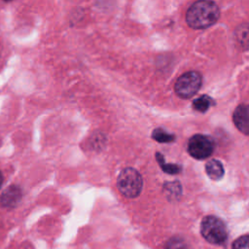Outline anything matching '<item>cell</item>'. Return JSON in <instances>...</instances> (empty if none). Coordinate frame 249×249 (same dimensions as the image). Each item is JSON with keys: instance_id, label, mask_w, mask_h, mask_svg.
I'll return each instance as SVG.
<instances>
[{"instance_id": "1", "label": "cell", "mask_w": 249, "mask_h": 249, "mask_svg": "<svg viewBox=\"0 0 249 249\" xmlns=\"http://www.w3.org/2000/svg\"><path fill=\"white\" fill-rule=\"evenodd\" d=\"M220 10L215 2H195L186 13L188 25L195 29H203L213 25L219 18Z\"/></svg>"}, {"instance_id": "2", "label": "cell", "mask_w": 249, "mask_h": 249, "mask_svg": "<svg viewBox=\"0 0 249 249\" xmlns=\"http://www.w3.org/2000/svg\"><path fill=\"white\" fill-rule=\"evenodd\" d=\"M119 191L126 197L133 198L139 196L143 187V179L140 173L132 168L126 167L123 169L117 179Z\"/></svg>"}, {"instance_id": "3", "label": "cell", "mask_w": 249, "mask_h": 249, "mask_svg": "<svg viewBox=\"0 0 249 249\" xmlns=\"http://www.w3.org/2000/svg\"><path fill=\"white\" fill-rule=\"evenodd\" d=\"M200 232L203 238L212 244H222L226 241L228 232L224 222L216 216H206L200 224Z\"/></svg>"}, {"instance_id": "4", "label": "cell", "mask_w": 249, "mask_h": 249, "mask_svg": "<svg viewBox=\"0 0 249 249\" xmlns=\"http://www.w3.org/2000/svg\"><path fill=\"white\" fill-rule=\"evenodd\" d=\"M201 82L202 78L198 72L189 71L177 79L174 86V90L181 98H191L200 89Z\"/></svg>"}, {"instance_id": "5", "label": "cell", "mask_w": 249, "mask_h": 249, "mask_svg": "<svg viewBox=\"0 0 249 249\" xmlns=\"http://www.w3.org/2000/svg\"><path fill=\"white\" fill-rule=\"evenodd\" d=\"M214 150L213 140L202 134H196L190 138L188 142L189 154L196 160H204L208 158Z\"/></svg>"}, {"instance_id": "6", "label": "cell", "mask_w": 249, "mask_h": 249, "mask_svg": "<svg viewBox=\"0 0 249 249\" xmlns=\"http://www.w3.org/2000/svg\"><path fill=\"white\" fill-rule=\"evenodd\" d=\"M232 121L240 132L249 135V105L237 106L232 114Z\"/></svg>"}, {"instance_id": "7", "label": "cell", "mask_w": 249, "mask_h": 249, "mask_svg": "<svg viewBox=\"0 0 249 249\" xmlns=\"http://www.w3.org/2000/svg\"><path fill=\"white\" fill-rule=\"evenodd\" d=\"M21 198V191L17 186H10L0 197V203L4 207H15Z\"/></svg>"}, {"instance_id": "8", "label": "cell", "mask_w": 249, "mask_h": 249, "mask_svg": "<svg viewBox=\"0 0 249 249\" xmlns=\"http://www.w3.org/2000/svg\"><path fill=\"white\" fill-rule=\"evenodd\" d=\"M234 38L241 50H249V23L239 24L234 31Z\"/></svg>"}, {"instance_id": "9", "label": "cell", "mask_w": 249, "mask_h": 249, "mask_svg": "<svg viewBox=\"0 0 249 249\" xmlns=\"http://www.w3.org/2000/svg\"><path fill=\"white\" fill-rule=\"evenodd\" d=\"M207 175L212 180H219L224 175V167L222 163L217 160H210L205 165Z\"/></svg>"}, {"instance_id": "10", "label": "cell", "mask_w": 249, "mask_h": 249, "mask_svg": "<svg viewBox=\"0 0 249 249\" xmlns=\"http://www.w3.org/2000/svg\"><path fill=\"white\" fill-rule=\"evenodd\" d=\"M213 104H214V102L211 97H209L208 95H201L198 98L194 100L193 107L195 110H196L198 112H205Z\"/></svg>"}, {"instance_id": "11", "label": "cell", "mask_w": 249, "mask_h": 249, "mask_svg": "<svg viewBox=\"0 0 249 249\" xmlns=\"http://www.w3.org/2000/svg\"><path fill=\"white\" fill-rule=\"evenodd\" d=\"M156 158H157V160L159 162V164L160 165L161 169L166 172V173H169V174H177L180 172L181 170V167L177 164H167L165 161H164V159L162 157L161 154L160 153H157L156 154Z\"/></svg>"}, {"instance_id": "12", "label": "cell", "mask_w": 249, "mask_h": 249, "mask_svg": "<svg viewBox=\"0 0 249 249\" xmlns=\"http://www.w3.org/2000/svg\"><path fill=\"white\" fill-rule=\"evenodd\" d=\"M152 137L157 140L158 142H160V143H166V142H171L174 140V135L170 134V133H167L166 131L160 129V128H158V129H155L153 131V134H152Z\"/></svg>"}, {"instance_id": "13", "label": "cell", "mask_w": 249, "mask_h": 249, "mask_svg": "<svg viewBox=\"0 0 249 249\" xmlns=\"http://www.w3.org/2000/svg\"><path fill=\"white\" fill-rule=\"evenodd\" d=\"M165 249H188L186 242L180 237H172L166 243Z\"/></svg>"}, {"instance_id": "14", "label": "cell", "mask_w": 249, "mask_h": 249, "mask_svg": "<svg viewBox=\"0 0 249 249\" xmlns=\"http://www.w3.org/2000/svg\"><path fill=\"white\" fill-rule=\"evenodd\" d=\"M231 249H249V234L236 238L231 245Z\"/></svg>"}, {"instance_id": "15", "label": "cell", "mask_w": 249, "mask_h": 249, "mask_svg": "<svg viewBox=\"0 0 249 249\" xmlns=\"http://www.w3.org/2000/svg\"><path fill=\"white\" fill-rule=\"evenodd\" d=\"M2 183H3V175H2V173L0 172V187H1Z\"/></svg>"}]
</instances>
